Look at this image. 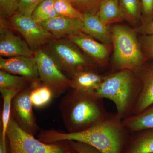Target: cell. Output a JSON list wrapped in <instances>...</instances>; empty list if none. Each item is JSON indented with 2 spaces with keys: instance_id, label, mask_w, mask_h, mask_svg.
Here are the masks:
<instances>
[{
  "instance_id": "cell-16",
  "label": "cell",
  "mask_w": 153,
  "mask_h": 153,
  "mask_svg": "<svg viewBox=\"0 0 153 153\" xmlns=\"http://www.w3.org/2000/svg\"><path fill=\"white\" fill-rule=\"evenodd\" d=\"M104 78V76L99 74L96 70L78 71L70 76V88L83 91H96Z\"/></svg>"
},
{
  "instance_id": "cell-20",
  "label": "cell",
  "mask_w": 153,
  "mask_h": 153,
  "mask_svg": "<svg viewBox=\"0 0 153 153\" xmlns=\"http://www.w3.org/2000/svg\"><path fill=\"white\" fill-rule=\"evenodd\" d=\"M118 2L124 21L138 27L141 22V0H118Z\"/></svg>"
},
{
  "instance_id": "cell-19",
  "label": "cell",
  "mask_w": 153,
  "mask_h": 153,
  "mask_svg": "<svg viewBox=\"0 0 153 153\" xmlns=\"http://www.w3.org/2000/svg\"><path fill=\"white\" fill-rule=\"evenodd\" d=\"M97 13L100 21L106 26L124 21L118 0H103Z\"/></svg>"
},
{
  "instance_id": "cell-1",
  "label": "cell",
  "mask_w": 153,
  "mask_h": 153,
  "mask_svg": "<svg viewBox=\"0 0 153 153\" xmlns=\"http://www.w3.org/2000/svg\"><path fill=\"white\" fill-rule=\"evenodd\" d=\"M129 134L122 120L115 113H109L104 120L79 132L69 133L55 129L42 130L38 139L47 143L62 140L76 141L90 145L102 153H122Z\"/></svg>"
},
{
  "instance_id": "cell-5",
  "label": "cell",
  "mask_w": 153,
  "mask_h": 153,
  "mask_svg": "<svg viewBox=\"0 0 153 153\" xmlns=\"http://www.w3.org/2000/svg\"><path fill=\"white\" fill-rule=\"evenodd\" d=\"M63 72L70 75L79 71H97V66L68 38H52L45 49Z\"/></svg>"
},
{
  "instance_id": "cell-28",
  "label": "cell",
  "mask_w": 153,
  "mask_h": 153,
  "mask_svg": "<svg viewBox=\"0 0 153 153\" xmlns=\"http://www.w3.org/2000/svg\"><path fill=\"white\" fill-rule=\"evenodd\" d=\"M44 0H19L18 13L32 16V14L38 5Z\"/></svg>"
},
{
  "instance_id": "cell-11",
  "label": "cell",
  "mask_w": 153,
  "mask_h": 153,
  "mask_svg": "<svg viewBox=\"0 0 153 153\" xmlns=\"http://www.w3.org/2000/svg\"><path fill=\"white\" fill-rule=\"evenodd\" d=\"M1 19L0 24V55L10 57L24 56L33 57L34 52L24 39L15 34Z\"/></svg>"
},
{
  "instance_id": "cell-32",
  "label": "cell",
  "mask_w": 153,
  "mask_h": 153,
  "mask_svg": "<svg viewBox=\"0 0 153 153\" xmlns=\"http://www.w3.org/2000/svg\"><path fill=\"white\" fill-rule=\"evenodd\" d=\"M134 30L142 35H153V20L146 25H140Z\"/></svg>"
},
{
  "instance_id": "cell-22",
  "label": "cell",
  "mask_w": 153,
  "mask_h": 153,
  "mask_svg": "<svg viewBox=\"0 0 153 153\" xmlns=\"http://www.w3.org/2000/svg\"><path fill=\"white\" fill-rule=\"evenodd\" d=\"M0 91L3 99L1 118L2 129L0 134L4 139H7V128L11 117V103L13 98L19 92L14 89L7 88H0Z\"/></svg>"
},
{
  "instance_id": "cell-33",
  "label": "cell",
  "mask_w": 153,
  "mask_h": 153,
  "mask_svg": "<svg viewBox=\"0 0 153 153\" xmlns=\"http://www.w3.org/2000/svg\"><path fill=\"white\" fill-rule=\"evenodd\" d=\"M7 139H4L0 135V153H7Z\"/></svg>"
},
{
  "instance_id": "cell-4",
  "label": "cell",
  "mask_w": 153,
  "mask_h": 153,
  "mask_svg": "<svg viewBox=\"0 0 153 153\" xmlns=\"http://www.w3.org/2000/svg\"><path fill=\"white\" fill-rule=\"evenodd\" d=\"M113 62L117 70L136 72L146 62L137 38V32L126 26L115 25L111 28Z\"/></svg>"
},
{
  "instance_id": "cell-27",
  "label": "cell",
  "mask_w": 153,
  "mask_h": 153,
  "mask_svg": "<svg viewBox=\"0 0 153 153\" xmlns=\"http://www.w3.org/2000/svg\"><path fill=\"white\" fill-rule=\"evenodd\" d=\"M138 40L145 60H152L153 35H142Z\"/></svg>"
},
{
  "instance_id": "cell-17",
  "label": "cell",
  "mask_w": 153,
  "mask_h": 153,
  "mask_svg": "<svg viewBox=\"0 0 153 153\" xmlns=\"http://www.w3.org/2000/svg\"><path fill=\"white\" fill-rule=\"evenodd\" d=\"M126 153H153V128L129 134Z\"/></svg>"
},
{
  "instance_id": "cell-24",
  "label": "cell",
  "mask_w": 153,
  "mask_h": 153,
  "mask_svg": "<svg viewBox=\"0 0 153 153\" xmlns=\"http://www.w3.org/2000/svg\"><path fill=\"white\" fill-rule=\"evenodd\" d=\"M55 0H44L35 9L32 17L36 22L41 24L57 16L54 9Z\"/></svg>"
},
{
  "instance_id": "cell-31",
  "label": "cell",
  "mask_w": 153,
  "mask_h": 153,
  "mask_svg": "<svg viewBox=\"0 0 153 153\" xmlns=\"http://www.w3.org/2000/svg\"><path fill=\"white\" fill-rule=\"evenodd\" d=\"M71 147L78 153H102L92 146L85 143L74 140H68Z\"/></svg>"
},
{
  "instance_id": "cell-12",
  "label": "cell",
  "mask_w": 153,
  "mask_h": 153,
  "mask_svg": "<svg viewBox=\"0 0 153 153\" xmlns=\"http://www.w3.org/2000/svg\"><path fill=\"white\" fill-rule=\"evenodd\" d=\"M135 73L139 82L140 91L132 115L143 112L153 104V59L146 61Z\"/></svg>"
},
{
  "instance_id": "cell-7",
  "label": "cell",
  "mask_w": 153,
  "mask_h": 153,
  "mask_svg": "<svg viewBox=\"0 0 153 153\" xmlns=\"http://www.w3.org/2000/svg\"><path fill=\"white\" fill-rule=\"evenodd\" d=\"M39 79L49 87L54 97H57L70 88V79L64 74L54 59L42 48L34 52Z\"/></svg>"
},
{
  "instance_id": "cell-2",
  "label": "cell",
  "mask_w": 153,
  "mask_h": 153,
  "mask_svg": "<svg viewBox=\"0 0 153 153\" xmlns=\"http://www.w3.org/2000/svg\"><path fill=\"white\" fill-rule=\"evenodd\" d=\"M59 107L67 132L86 130L109 115L103 98L96 91H83L70 88L60 99Z\"/></svg>"
},
{
  "instance_id": "cell-25",
  "label": "cell",
  "mask_w": 153,
  "mask_h": 153,
  "mask_svg": "<svg viewBox=\"0 0 153 153\" xmlns=\"http://www.w3.org/2000/svg\"><path fill=\"white\" fill-rule=\"evenodd\" d=\"M54 9L57 15L82 20L83 14L73 7L70 0H55Z\"/></svg>"
},
{
  "instance_id": "cell-30",
  "label": "cell",
  "mask_w": 153,
  "mask_h": 153,
  "mask_svg": "<svg viewBox=\"0 0 153 153\" xmlns=\"http://www.w3.org/2000/svg\"><path fill=\"white\" fill-rule=\"evenodd\" d=\"M19 0H0L1 16L10 17L18 10Z\"/></svg>"
},
{
  "instance_id": "cell-9",
  "label": "cell",
  "mask_w": 153,
  "mask_h": 153,
  "mask_svg": "<svg viewBox=\"0 0 153 153\" xmlns=\"http://www.w3.org/2000/svg\"><path fill=\"white\" fill-rule=\"evenodd\" d=\"M11 25L35 52L53 38L52 34L32 16L16 13L10 17Z\"/></svg>"
},
{
  "instance_id": "cell-8",
  "label": "cell",
  "mask_w": 153,
  "mask_h": 153,
  "mask_svg": "<svg viewBox=\"0 0 153 153\" xmlns=\"http://www.w3.org/2000/svg\"><path fill=\"white\" fill-rule=\"evenodd\" d=\"M33 85L19 92L13 98L11 103V115L22 130L35 137L39 131V127L33 111L30 94Z\"/></svg>"
},
{
  "instance_id": "cell-14",
  "label": "cell",
  "mask_w": 153,
  "mask_h": 153,
  "mask_svg": "<svg viewBox=\"0 0 153 153\" xmlns=\"http://www.w3.org/2000/svg\"><path fill=\"white\" fill-rule=\"evenodd\" d=\"M97 12L83 14V27L81 31L100 43L112 45L111 28L102 22Z\"/></svg>"
},
{
  "instance_id": "cell-3",
  "label": "cell",
  "mask_w": 153,
  "mask_h": 153,
  "mask_svg": "<svg viewBox=\"0 0 153 153\" xmlns=\"http://www.w3.org/2000/svg\"><path fill=\"white\" fill-rule=\"evenodd\" d=\"M140 91L136 74L128 69H122L105 75L96 92L102 98L114 103L117 113L123 120L132 115Z\"/></svg>"
},
{
  "instance_id": "cell-18",
  "label": "cell",
  "mask_w": 153,
  "mask_h": 153,
  "mask_svg": "<svg viewBox=\"0 0 153 153\" xmlns=\"http://www.w3.org/2000/svg\"><path fill=\"white\" fill-rule=\"evenodd\" d=\"M123 124L129 134L153 128V104L138 114L132 115L122 120Z\"/></svg>"
},
{
  "instance_id": "cell-13",
  "label": "cell",
  "mask_w": 153,
  "mask_h": 153,
  "mask_svg": "<svg viewBox=\"0 0 153 153\" xmlns=\"http://www.w3.org/2000/svg\"><path fill=\"white\" fill-rule=\"evenodd\" d=\"M0 68L11 74L23 76L34 83L41 82L34 57H1Z\"/></svg>"
},
{
  "instance_id": "cell-10",
  "label": "cell",
  "mask_w": 153,
  "mask_h": 153,
  "mask_svg": "<svg viewBox=\"0 0 153 153\" xmlns=\"http://www.w3.org/2000/svg\"><path fill=\"white\" fill-rule=\"evenodd\" d=\"M66 38L91 58L97 66L102 68L107 66L112 45L98 42L81 31L71 33Z\"/></svg>"
},
{
  "instance_id": "cell-6",
  "label": "cell",
  "mask_w": 153,
  "mask_h": 153,
  "mask_svg": "<svg viewBox=\"0 0 153 153\" xmlns=\"http://www.w3.org/2000/svg\"><path fill=\"white\" fill-rule=\"evenodd\" d=\"M10 153H78L68 140L45 143L25 132L18 126L11 115L7 130Z\"/></svg>"
},
{
  "instance_id": "cell-26",
  "label": "cell",
  "mask_w": 153,
  "mask_h": 153,
  "mask_svg": "<svg viewBox=\"0 0 153 153\" xmlns=\"http://www.w3.org/2000/svg\"><path fill=\"white\" fill-rule=\"evenodd\" d=\"M73 7L81 14L97 12L103 0H70Z\"/></svg>"
},
{
  "instance_id": "cell-21",
  "label": "cell",
  "mask_w": 153,
  "mask_h": 153,
  "mask_svg": "<svg viewBox=\"0 0 153 153\" xmlns=\"http://www.w3.org/2000/svg\"><path fill=\"white\" fill-rule=\"evenodd\" d=\"M34 83L23 76L0 70V88L14 89L20 92Z\"/></svg>"
},
{
  "instance_id": "cell-23",
  "label": "cell",
  "mask_w": 153,
  "mask_h": 153,
  "mask_svg": "<svg viewBox=\"0 0 153 153\" xmlns=\"http://www.w3.org/2000/svg\"><path fill=\"white\" fill-rule=\"evenodd\" d=\"M53 97L52 91L43 83H39L35 85L30 94L32 104L37 108L46 106L50 103Z\"/></svg>"
},
{
  "instance_id": "cell-29",
  "label": "cell",
  "mask_w": 153,
  "mask_h": 153,
  "mask_svg": "<svg viewBox=\"0 0 153 153\" xmlns=\"http://www.w3.org/2000/svg\"><path fill=\"white\" fill-rule=\"evenodd\" d=\"M141 22L140 25H146L153 20V0H141Z\"/></svg>"
},
{
  "instance_id": "cell-15",
  "label": "cell",
  "mask_w": 153,
  "mask_h": 153,
  "mask_svg": "<svg viewBox=\"0 0 153 153\" xmlns=\"http://www.w3.org/2000/svg\"><path fill=\"white\" fill-rule=\"evenodd\" d=\"M41 25L56 39L65 38L74 32L81 31L83 27V23L80 19L58 15Z\"/></svg>"
}]
</instances>
